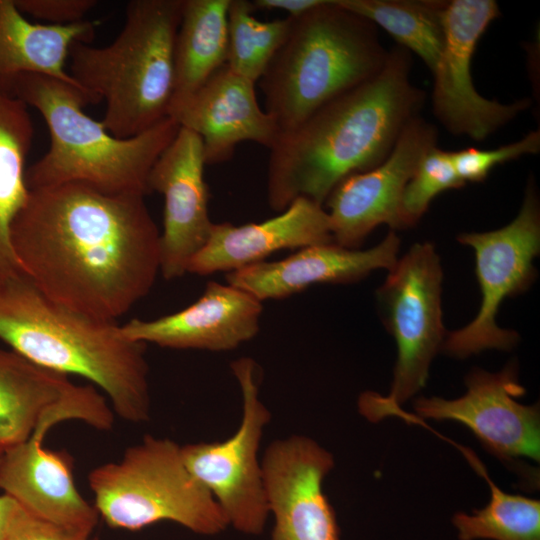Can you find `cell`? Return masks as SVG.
Returning a JSON list of instances; mask_svg holds the SVG:
<instances>
[{
	"label": "cell",
	"instance_id": "cell-1",
	"mask_svg": "<svg viewBox=\"0 0 540 540\" xmlns=\"http://www.w3.org/2000/svg\"><path fill=\"white\" fill-rule=\"evenodd\" d=\"M144 196L81 183L29 189L11 227L22 273L50 299L116 321L161 269L160 231Z\"/></svg>",
	"mask_w": 540,
	"mask_h": 540
},
{
	"label": "cell",
	"instance_id": "cell-2",
	"mask_svg": "<svg viewBox=\"0 0 540 540\" xmlns=\"http://www.w3.org/2000/svg\"><path fill=\"white\" fill-rule=\"evenodd\" d=\"M411 68V53L394 47L375 76L280 135L269 149V207L279 213L299 197L324 205L342 179L382 163L425 102Z\"/></svg>",
	"mask_w": 540,
	"mask_h": 540
},
{
	"label": "cell",
	"instance_id": "cell-3",
	"mask_svg": "<svg viewBox=\"0 0 540 540\" xmlns=\"http://www.w3.org/2000/svg\"><path fill=\"white\" fill-rule=\"evenodd\" d=\"M0 340L39 367L94 383L121 419L149 420L147 344L126 338L116 321L60 304L19 274L0 281Z\"/></svg>",
	"mask_w": 540,
	"mask_h": 540
},
{
	"label": "cell",
	"instance_id": "cell-4",
	"mask_svg": "<svg viewBox=\"0 0 540 540\" xmlns=\"http://www.w3.org/2000/svg\"><path fill=\"white\" fill-rule=\"evenodd\" d=\"M0 90L37 109L48 127L47 152L26 170L29 189L81 183L109 194L146 195L154 163L180 129L168 116L136 136L115 137L83 111L95 103L90 95L44 75H19Z\"/></svg>",
	"mask_w": 540,
	"mask_h": 540
},
{
	"label": "cell",
	"instance_id": "cell-5",
	"mask_svg": "<svg viewBox=\"0 0 540 540\" xmlns=\"http://www.w3.org/2000/svg\"><path fill=\"white\" fill-rule=\"evenodd\" d=\"M184 0H133L107 46L75 43L70 76L94 101L115 137L130 138L168 117L175 82L174 48Z\"/></svg>",
	"mask_w": 540,
	"mask_h": 540
},
{
	"label": "cell",
	"instance_id": "cell-6",
	"mask_svg": "<svg viewBox=\"0 0 540 540\" xmlns=\"http://www.w3.org/2000/svg\"><path fill=\"white\" fill-rule=\"evenodd\" d=\"M387 56L371 21L337 0H323L292 18L259 79L264 110L280 135L293 131L323 105L375 76Z\"/></svg>",
	"mask_w": 540,
	"mask_h": 540
},
{
	"label": "cell",
	"instance_id": "cell-7",
	"mask_svg": "<svg viewBox=\"0 0 540 540\" xmlns=\"http://www.w3.org/2000/svg\"><path fill=\"white\" fill-rule=\"evenodd\" d=\"M94 508L115 529L140 530L161 521L216 535L228 525L211 493L186 467L181 446L147 435L117 462L90 471Z\"/></svg>",
	"mask_w": 540,
	"mask_h": 540
},
{
	"label": "cell",
	"instance_id": "cell-8",
	"mask_svg": "<svg viewBox=\"0 0 540 540\" xmlns=\"http://www.w3.org/2000/svg\"><path fill=\"white\" fill-rule=\"evenodd\" d=\"M457 240L474 250L481 304L468 325L446 334L442 349L457 358L486 349L510 350L519 335L499 327L496 317L501 303L526 291L536 277L533 260L540 251V203L534 178H529L521 208L509 224L488 232L462 233Z\"/></svg>",
	"mask_w": 540,
	"mask_h": 540
},
{
	"label": "cell",
	"instance_id": "cell-9",
	"mask_svg": "<svg viewBox=\"0 0 540 540\" xmlns=\"http://www.w3.org/2000/svg\"><path fill=\"white\" fill-rule=\"evenodd\" d=\"M230 368L242 394V419L235 433L221 442L181 446L190 473L213 496L228 525L247 535L263 532L269 514L258 450L271 419L259 398L261 369L250 357Z\"/></svg>",
	"mask_w": 540,
	"mask_h": 540
},
{
	"label": "cell",
	"instance_id": "cell-10",
	"mask_svg": "<svg viewBox=\"0 0 540 540\" xmlns=\"http://www.w3.org/2000/svg\"><path fill=\"white\" fill-rule=\"evenodd\" d=\"M442 278L434 245L415 243L376 292L381 318L398 351L390 394H378L384 404L400 406L426 384L429 366L446 337Z\"/></svg>",
	"mask_w": 540,
	"mask_h": 540
},
{
	"label": "cell",
	"instance_id": "cell-11",
	"mask_svg": "<svg viewBox=\"0 0 540 540\" xmlns=\"http://www.w3.org/2000/svg\"><path fill=\"white\" fill-rule=\"evenodd\" d=\"M499 15L494 0L447 1L444 44L431 72L435 117L450 133L475 141H483L530 106L526 98L509 104L487 99L474 87L470 71L476 45Z\"/></svg>",
	"mask_w": 540,
	"mask_h": 540
},
{
	"label": "cell",
	"instance_id": "cell-12",
	"mask_svg": "<svg viewBox=\"0 0 540 540\" xmlns=\"http://www.w3.org/2000/svg\"><path fill=\"white\" fill-rule=\"evenodd\" d=\"M467 392L460 398H419V419L455 420L467 426L491 454L521 473L520 458L539 462L540 415L537 405L516 398L525 393L514 362L498 373L474 369L465 378Z\"/></svg>",
	"mask_w": 540,
	"mask_h": 540
},
{
	"label": "cell",
	"instance_id": "cell-13",
	"mask_svg": "<svg viewBox=\"0 0 540 540\" xmlns=\"http://www.w3.org/2000/svg\"><path fill=\"white\" fill-rule=\"evenodd\" d=\"M438 132L420 115L402 130L391 153L376 167L342 179L324 202L333 242L358 249L377 226L405 228L401 216L404 188L423 156L437 146Z\"/></svg>",
	"mask_w": 540,
	"mask_h": 540
},
{
	"label": "cell",
	"instance_id": "cell-14",
	"mask_svg": "<svg viewBox=\"0 0 540 540\" xmlns=\"http://www.w3.org/2000/svg\"><path fill=\"white\" fill-rule=\"evenodd\" d=\"M79 420L110 430L114 417L93 386L39 367L0 347V453L25 441L41 426Z\"/></svg>",
	"mask_w": 540,
	"mask_h": 540
},
{
	"label": "cell",
	"instance_id": "cell-15",
	"mask_svg": "<svg viewBox=\"0 0 540 540\" xmlns=\"http://www.w3.org/2000/svg\"><path fill=\"white\" fill-rule=\"evenodd\" d=\"M333 466L332 454L305 436L267 447L261 467L274 516L271 540H340L335 511L322 488Z\"/></svg>",
	"mask_w": 540,
	"mask_h": 540
},
{
	"label": "cell",
	"instance_id": "cell-16",
	"mask_svg": "<svg viewBox=\"0 0 540 540\" xmlns=\"http://www.w3.org/2000/svg\"><path fill=\"white\" fill-rule=\"evenodd\" d=\"M205 166L201 138L180 127L150 171L149 192L164 198L160 273L166 280L187 273L189 262L211 233L214 222L208 211Z\"/></svg>",
	"mask_w": 540,
	"mask_h": 540
},
{
	"label": "cell",
	"instance_id": "cell-17",
	"mask_svg": "<svg viewBox=\"0 0 540 540\" xmlns=\"http://www.w3.org/2000/svg\"><path fill=\"white\" fill-rule=\"evenodd\" d=\"M168 116L201 138L206 165L230 160L241 142L270 149L280 136L277 124L258 103L255 82L227 64L191 95L172 103Z\"/></svg>",
	"mask_w": 540,
	"mask_h": 540
},
{
	"label": "cell",
	"instance_id": "cell-18",
	"mask_svg": "<svg viewBox=\"0 0 540 540\" xmlns=\"http://www.w3.org/2000/svg\"><path fill=\"white\" fill-rule=\"evenodd\" d=\"M262 312V302L249 292L209 281L201 296L182 310L152 320L131 319L121 330L126 338L145 344L223 352L258 334Z\"/></svg>",
	"mask_w": 540,
	"mask_h": 540
},
{
	"label": "cell",
	"instance_id": "cell-19",
	"mask_svg": "<svg viewBox=\"0 0 540 540\" xmlns=\"http://www.w3.org/2000/svg\"><path fill=\"white\" fill-rule=\"evenodd\" d=\"M400 239L394 230L376 246L360 250L334 242L310 245L277 261H262L227 273V283L261 302L283 299L312 285L348 284L379 269L391 270L397 260Z\"/></svg>",
	"mask_w": 540,
	"mask_h": 540
},
{
	"label": "cell",
	"instance_id": "cell-20",
	"mask_svg": "<svg viewBox=\"0 0 540 540\" xmlns=\"http://www.w3.org/2000/svg\"><path fill=\"white\" fill-rule=\"evenodd\" d=\"M333 242L328 213L306 197L296 198L278 215L258 223H214L205 245L189 262L187 273H227L265 261L283 249Z\"/></svg>",
	"mask_w": 540,
	"mask_h": 540
},
{
	"label": "cell",
	"instance_id": "cell-21",
	"mask_svg": "<svg viewBox=\"0 0 540 540\" xmlns=\"http://www.w3.org/2000/svg\"><path fill=\"white\" fill-rule=\"evenodd\" d=\"M51 428L39 427L28 439L2 453L0 489L41 518L93 530L99 515L74 483L70 456L43 445Z\"/></svg>",
	"mask_w": 540,
	"mask_h": 540
},
{
	"label": "cell",
	"instance_id": "cell-22",
	"mask_svg": "<svg viewBox=\"0 0 540 540\" xmlns=\"http://www.w3.org/2000/svg\"><path fill=\"white\" fill-rule=\"evenodd\" d=\"M99 25V20L69 25L33 23L14 0H0V89L19 75L37 74L82 90L66 71V60L71 47L77 42L89 43Z\"/></svg>",
	"mask_w": 540,
	"mask_h": 540
},
{
	"label": "cell",
	"instance_id": "cell-23",
	"mask_svg": "<svg viewBox=\"0 0 540 540\" xmlns=\"http://www.w3.org/2000/svg\"><path fill=\"white\" fill-rule=\"evenodd\" d=\"M229 3L230 0H184L175 39L171 104L191 95L227 63Z\"/></svg>",
	"mask_w": 540,
	"mask_h": 540
},
{
	"label": "cell",
	"instance_id": "cell-24",
	"mask_svg": "<svg viewBox=\"0 0 540 540\" xmlns=\"http://www.w3.org/2000/svg\"><path fill=\"white\" fill-rule=\"evenodd\" d=\"M28 107L0 90V281L23 274L11 244V227L29 188L25 160L33 138Z\"/></svg>",
	"mask_w": 540,
	"mask_h": 540
},
{
	"label": "cell",
	"instance_id": "cell-25",
	"mask_svg": "<svg viewBox=\"0 0 540 540\" xmlns=\"http://www.w3.org/2000/svg\"><path fill=\"white\" fill-rule=\"evenodd\" d=\"M346 9L385 30L400 47L415 53L432 72L444 44L440 0H337Z\"/></svg>",
	"mask_w": 540,
	"mask_h": 540
},
{
	"label": "cell",
	"instance_id": "cell-26",
	"mask_svg": "<svg viewBox=\"0 0 540 540\" xmlns=\"http://www.w3.org/2000/svg\"><path fill=\"white\" fill-rule=\"evenodd\" d=\"M474 469L491 490L489 503L473 515L456 513L453 523L460 540H540V502L537 499L503 492L489 477L481 461L460 447Z\"/></svg>",
	"mask_w": 540,
	"mask_h": 540
},
{
	"label": "cell",
	"instance_id": "cell-27",
	"mask_svg": "<svg viewBox=\"0 0 540 540\" xmlns=\"http://www.w3.org/2000/svg\"><path fill=\"white\" fill-rule=\"evenodd\" d=\"M251 1L230 0L227 13V65L256 83L285 40L292 18L260 20L253 15Z\"/></svg>",
	"mask_w": 540,
	"mask_h": 540
},
{
	"label": "cell",
	"instance_id": "cell-28",
	"mask_svg": "<svg viewBox=\"0 0 540 540\" xmlns=\"http://www.w3.org/2000/svg\"><path fill=\"white\" fill-rule=\"evenodd\" d=\"M465 183L459 178L450 151L435 146L419 162L406 184L401 198V216L405 228L415 225L440 193L459 189Z\"/></svg>",
	"mask_w": 540,
	"mask_h": 540
},
{
	"label": "cell",
	"instance_id": "cell-29",
	"mask_svg": "<svg viewBox=\"0 0 540 540\" xmlns=\"http://www.w3.org/2000/svg\"><path fill=\"white\" fill-rule=\"evenodd\" d=\"M539 151L540 131L534 130L516 142L494 149L468 147L453 151L451 155L457 175L466 184L483 182L495 166Z\"/></svg>",
	"mask_w": 540,
	"mask_h": 540
},
{
	"label": "cell",
	"instance_id": "cell-30",
	"mask_svg": "<svg viewBox=\"0 0 540 540\" xmlns=\"http://www.w3.org/2000/svg\"><path fill=\"white\" fill-rule=\"evenodd\" d=\"M92 531L46 520L18 504L3 540H89Z\"/></svg>",
	"mask_w": 540,
	"mask_h": 540
},
{
	"label": "cell",
	"instance_id": "cell-31",
	"mask_svg": "<svg viewBox=\"0 0 540 540\" xmlns=\"http://www.w3.org/2000/svg\"><path fill=\"white\" fill-rule=\"evenodd\" d=\"M23 14L50 25H69L84 21L97 4L95 0H14Z\"/></svg>",
	"mask_w": 540,
	"mask_h": 540
},
{
	"label": "cell",
	"instance_id": "cell-32",
	"mask_svg": "<svg viewBox=\"0 0 540 540\" xmlns=\"http://www.w3.org/2000/svg\"><path fill=\"white\" fill-rule=\"evenodd\" d=\"M323 0H254V8L281 10L287 17L297 18L322 3Z\"/></svg>",
	"mask_w": 540,
	"mask_h": 540
},
{
	"label": "cell",
	"instance_id": "cell-33",
	"mask_svg": "<svg viewBox=\"0 0 540 540\" xmlns=\"http://www.w3.org/2000/svg\"><path fill=\"white\" fill-rule=\"evenodd\" d=\"M17 506L18 503L14 499L4 493L0 494V540L4 539Z\"/></svg>",
	"mask_w": 540,
	"mask_h": 540
},
{
	"label": "cell",
	"instance_id": "cell-34",
	"mask_svg": "<svg viewBox=\"0 0 540 540\" xmlns=\"http://www.w3.org/2000/svg\"><path fill=\"white\" fill-rule=\"evenodd\" d=\"M89 540H98L97 538H90Z\"/></svg>",
	"mask_w": 540,
	"mask_h": 540
},
{
	"label": "cell",
	"instance_id": "cell-35",
	"mask_svg": "<svg viewBox=\"0 0 540 540\" xmlns=\"http://www.w3.org/2000/svg\"><path fill=\"white\" fill-rule=\"evenodd\" d=\"M2 453H0V460H1Z\"/></svg>",
	"mask_w": 540,
	"mask_h": 540
}]
</instances>
